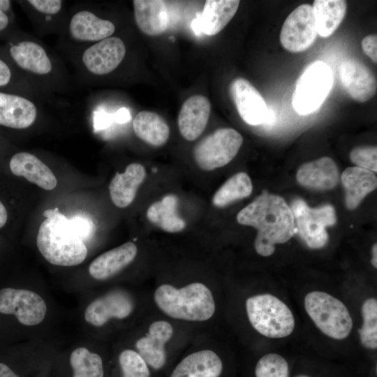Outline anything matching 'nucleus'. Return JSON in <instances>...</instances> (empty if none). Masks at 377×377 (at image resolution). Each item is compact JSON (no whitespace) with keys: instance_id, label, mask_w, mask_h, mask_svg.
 I'll return each mask as SVG.
<instances>
[{"instance_id":"1","label":"nucleus","mask_w":377,"mask_h":377,"mask_svg":"<svg viewBox=\"0 0 377 377\" xmlns=\"http://www.w3.org/2000/svg\"><path fill=\"white\" fill-rule=\"evenodd\" d=\"M239 223L258 230L255 249L262 256H269L275 244L288 241L296 233L291 209L280 196L263 193L242 209L237 216Z\"/></svg>"},{"instance_id":"2","label":"nucleus","mask_w":377,"mask_h":377,"mask_svg":"<svg viewBox=\"0 0 377 377\" xmlns=\"http://www.w3.org/2000/svg\"><path fill=\"white\" fill-rule=\"evenodd\" d=\"M46 219L41 223L36 238L38 249L45 259L58 266H75L87 255L84 241L71 221L58 208L43 212Z\"/></svg>"},{"instance_id":"3","label":"nucleus","mask_w":377,"mask_h":377,"mask_svg":"<svg viewBox=\"0 0 377 377\" xmlns=\"http://www.w3.org/2000/svg\"><path fill=\"white\" fill-rule=\"evenodd\" d=\"M154 301L170 317L189 321L207 320L212 317L216 308L212 292L199 282L181 288L163 284L156 288Z\"/></svg>"},{"instance_id":"4","label":"nucleus","mask_w":377,"mask_h":377,"mask_svg":"<svg viewBox=\"0 0 377 377\" xmlns=\"http://www.w3.org/2000/svg\"><path fill=\"white\" fill-rule=\"evenodd\" d=\"M248 318L260 334L273 339L289 336L295 328V318L288 306L271 294L256 295L246 302Z\"/></svg>"},{"instance_id":"5","label":"nucleus","mask_w":377,"mask_h":377,"mask_svg":"<svg viewBox=\"0 0 377 377\" xmlns=\"http://www.w3.org/2000/svg\"><path fill=\"white\" fill-rule=\"evenodd\" d=\"M304 308L318 328L327 336L341 340L350 333V314L345 304L332 295L312 291L304 297Z\"/></svg>"},{"instance_id":"6","label":"nucleus","mask_w":377,"mask_h":377,"mask_svg":"<svg viewBox=\"0 0 377 377\" xmlns=\"http://www.w3.org/2000/svg\"><path fill=\"white\" fill-rule=\"evenodd\" d=\"M333 83L332 72L325 62L310 64L297 79L292 96V105L299 114L316 111L329 94Z\"/></svg>"},{"instance_id":"7","label":"nucleus","mask_w":377,"mask_h":377,"mask_svg":"<svg viewBox=\"0 0 377 377\" xmlns=\"http://www.w3.org/2000/svg\"><path fill=\"white\" fill-rule=\"evenodd\" d=\"M296 232L311 249L325 246L329 239L327 226L336 223L334 208L330 205L311 208L301 199L295 200L291 205Z\"/></svg>"},{"instance_id":"8","label":"nucleus","mask_w":377,"mask_h":377,"mask_svg":"<svg viewBox=\"0 0 377 377\" xmlns=\"http://www.w3.org/2000/svg\"><path fill=\"white\" fill-rule=\"evenodd\" d=\"M243 138L236 130L221 128L202 139L193 149L197 165L204 170H213L231 161L239 151Z\"/></svg>"},{"instance_id":"9","label":"nucleus","mask_w":377,"mask_h":377,"mask_svg":"<svg viewBox=\"0 0 377 377\" xmlns=\"http://www.w3.org/2000/svg\"><path fill=\"white\" fill-rule=\"evenodd\" d=\"M317 35L312 7L304 3L293 10L285 20L279 38L286 50L300 52L313 45Z\"/></svg>"},{"instance_id":"10","label":"nucleus","mask_w":377,"mask_h":377,"mask_svg":"<svg viewBox=\"0 0 377 377\" xmlns=\"http://www.w3.org/2000/svg\"><path fill=\"white\" fill-rule=\"evenodd\" d=\"M46 312L45 301L34 291L12 288L0 290V313L15 315L22 325L40 323Z\"/></svg>"},{"instance_id":"11","label":"nucleus","mask_w":377,"mask_h":377,"mask_svg":"<svg viewBox=\"0 0 377 377\" xmlns=\"http://www.w3.org/2000/svg\"><path fill=\"white\" fill-rule=\"evenodd\" d=\"M229 91L237 112L245 123L257 126L272 122L273 112L249 81L237 77L230 84Z\"/></svg>"},{"instance_id":"12","label":"nucleus","mask_w":377,"mask_h":377,"mask_svg":"<svg viewBox=\"0 0 377 377\" xmlns=\"http://www.w3.org/2000/svg\"><path fill=\"white\" fill-rule=\"evenodd\" d=\"M341 84L355 101L364 103L376 92L377 82L372 71L362 61L354 58L342 61L339 66Z\"/></svg>"},{"instance_id":"13","label":"nucleus","mask_w":377,"mask_h":377,"mask_svg":"<svg viewBox=\"0 0 377 377\" xmlns=\"http://www.w3.org/2000/svg\"><path fill=\"white\" fill-rule=\"evenodd\" d=\"M133 307V301L127 293L114 290L91 302L85 310L84 318L89 323L101 327L111 318H127Z\"/></svg>"},{"instance_id":"14","label":"nucleus","mask_w":377,"mask_h":377,"mask_svg":"<svg viewBox=\"0 0 377 377\" xmlns=\"http://www.w3.org/2000/svg\"><path fill=\"white\" fill-rule=\"evenodd\" d=\"M126 54L124 42L118 37H108L88 47L82 54L86 68L96 75H105L114 71Z\"/></svg>"},{"instance_id":"15","label":"nucleus","mask_w":377,"mask_h":377,"mask_svg":"<svg viewBox=\"0 0 377 377\" xmlns=\"http://www.w3.org/2000/svg\"><path fill=\"white\" fill-rule=\"evenodd\" d=\"M172 334L173 329L169 323L157 320L151 324L146 335L137 341L138 353L150 368L160 370L165 366L167 360L165 345Z\"/></svg>"},{"instance_id":"16","label":"nucleus","mask_w":377,"mask_h":377,"mask_svg":"<svg viewBox=\"0 0 377 377\" xmlns=\"http://www.w3.org/2000/svg\"><path fill=\"white\" fill-rule=\"evenodd\" d=\"M211 111L209 101L202 95L188 98L183 103L178 116L179 131L187 140L198 138L204 131Z\"/></svg>"},{"instance_id":"17","label":"nucleus","mask_w":377,"mask_h":377,"mask_svg":"<svg viewBox=\"0 0 377 377\" xmlns=\"http://www.w3.org/2000/svg\"><path fill=\"white\" fill-rule=\"evenodd\" d=\"M238 0H207L202 13L193 22L194 28L208 36L219 34L235 16Z\"/></svg>"},{"instance_id":"18","label":"nucleus","mask_w":377,"mask_h":377,"mask_svg":"<svg viewBox=\"0 0 377 377\" xmlns=\"http://www.w3.org/2000/svg\"><path fill=\"white\" fill-rule=\"evenodd\" d=\"M223 362L211 350H202L189 354L174 368L169 377H220Z\"/></svg>"},{"instance_id":"19","label":"nucleus","mask_w":377,"mask_h":377,"mask_svg":"<svg viewBox=\"0 0 377 377\" xmlns=\"http://www.w3.org/2000/svg\"><path fill=\"white\" fill-rule=\"evenodd\" d=\"M296 178L302 186L316 189L329 190L339 182V172L335 162L329 157H323L302 165Z\"/></svg>"},{"instance_id":"20","label":"nucleus","mask_w":377,"mask_h":377,"mask_svg":"<svg viewBox=\"0 0 377 377\" xmlns=\"http://www.w3.org/2000/svg\"><path fill=\"white\" fill-rule=\"evenodd\" d=\"M137 252L136 245L131 242L108 251L91 262L89 274L98 280L110 278L133 262Z\"/></svg>"},{"instance_id":"21","label":"nucleus","mask_w":377,"mask_h":377,"mask_svg":"<svg viewBox=\"0 0 377 377\" xmlns=\"http://www.w3.org/2000/svg\"><path fill=\"white\" fill-rule=\"evenodd\" d=\"M36 114V106L28 99L0 92V125L26 128L34 124Z\"/></svg>"},{"instance_id":"22","label":"nucleus","mask_w":377,"mask_h":377,"mask_svg":"<svg viewBox=\"0 0 377 377\" xmlns=\"http://www.w3.org/2000/svg\"><path fill=\"white\" fill-rule=\"evenodd\" d=\"M9 166L15 175L23 176L43 189L52 190L57 186V180L52 171L31 154L20 152L15 154Z\"/></svg>"},{"instance_id":"23","label":"nucleus","mask_w":377,"mask_h":377,"mask_svg":"<svg viewBox=\"0 0 377 377\" xmlns=\"http://www.w3.org/2000/svg\"><path fill=\"white\" fill-rule=\"evenodd\" d=\"M145 176L144 166L138 163L129 164L123 173L117 172L109 186L113 203L120 208L128 206L133 201Z\"/></svg>"},{"instance_id":"24","label":"nucleus","mask_w":377,"mask_h":377,"mask_svg":"<svg viewBox=\"0 0 377 377\" xmlns=\"http://www.w3.org/2000/svg\"><path fill=\"white\" fill-rule=\"evenodd\" d=\"M133 3L136 24L143 33L157 36L166 31L169 19L164 1L134 0Z\"/></svg>"},{"instance_id":"25","label":"nucleus","mask_w":377,"mask_h":377,"mask_svg":"<svg viewBox=\"0 0 377 377\" xmlns=\"http://www.w3.org/2000/svg\"><path fill=\"white\" fill-rule=\"evenodd\" d=\"M114 31L112 22L101 19L87 10L76 13L69 24L71 37L82 41H100L110 37Z\"/></svg>"},{"instance_id":"26","label":"nucleus","mask_w":377,"mask_h":377,"mask_svg":"<svg viewBox=\"0 0 377 377\" xmlns=\"http://www.w3.org/2000/svg\"><path fill=\"white\" fill-rule=\"evenodd\" d=\"M341 182L346 191V205L350 209H355L377 186L374 173L357 166L347 168L341 174Z\"/></svg>"},{"instance_id":"27","label":"nucleus","mask_w":377,"mask_h":377,"mask_svg":"<svg viewBox=\"0 0 377 377\" xmlns=\"http://www.w3.org/2000/svg\"><path fill=\"white\" fill-rule=\"evenodd\" d=\"M311 7L318 34L327 38L334 34L343 21L347 3L343 0H315Z\"/></svg>"},{"instance_id":"28","label":"nucleus","mask_w":377,"mask_h":377,"mask_svg":"<svg viewBox=\"0 0 377 377\" xmlns=\"http://www.w3.org/2000/svg\"><path fill=\"white\" fill-rule=\"evenodd\" d=\"M16 64L22 69L38 75L49 73L52 63L40 45L31 41H22L10 49Z\"/></svg>"},{"instance_id":"29","label":"nucleus","mask_w":377,"mask_h":377,"mask_svg":"<svg viewBox=\"0 0 377 377\" xmlns=\"http://www.w3.org/2000/svg\"><path fill=\"white\" fill-rule=\"evenodd\" d=\"M136 135L147 143L161 147L170 136V128L164 119L156 112L140 111L133 121Z\"/></svg>"},{"instance_id":"30","label":"nucleus","mask_w":377,"mask_h":377,"mask_svg":"<svg viewBox=\"0 0 377 377\" xmlns=\"http://www.w3.org/2000/svg\"><path fill=\"white\" fill-rule=\"evenodd\" d=\"M177 198L173 194L167 195L149 206L147 217L163 230L177 232L185 228L186 223L177 214Z\"/></svg>"},{"instance_id":"31","label":"nucleus","mask_w":377,"mask_h":377,"mask_svg":"<svg viewBox=\"0 0 377 377\" xmlns=\"http://www.w3.org/2000/svg\"><path fill=\"white\" fill-rule=\"evenodd\" d=\"M253 190L249 176L238 172L229 178L215 193L212 203L215 207H223L234 201L249 196Z\"/></svg>"},{"instance_id":"32","label":"nucleus","mask_w":377,"mask_h":377,"mask_svg":"<svg viewBox=\"0 0 377 377\" xmlns=\"http://www.w3.org/2000/svg\"><path fill=\"white\" fill-rule=\"evenodd\" d=\"M70 364L73 369L72 377H104V367L101 357L80 347L70 355Z\"/></svg>"},{"instance_id":"33","label":"nucleus","mask_w":377,"mask_h":377,"mask_svg":"<svg viewBox=\"0 0 377 377\" xmlns=\"http://www.w3.org/2000/svg\"><path fill=\"white\" fill-rule=\"evenodd\" d=\"M363 324L358 330L362 344L371 349L377 348V301L369 298L362 306Z\"/></svg>"},{"instance_id":"34","label":"nucleus","mask_w":377,"mask_h":377,"mask_svg":"<svg viewBox=\"0 0 377 377\" xmlns=\"http://www.w3.org/2000/svg\"><path fill=\"white\" fill-rule=\"evenodd\" d=\"M121 377H150V367L140 355L131 349L123 350L119 356Z\"/></svg>"},{"instance_id":"35","label":"nucleus","mask_w":377,"mask_h":377,"mask_svg":"<svg viewBox=\"0 0 377 377\" xmlns=\"http://www.w3.org/2000/svg\"><path fill=\"white\" fill-rule=\"evenodd\" d=\"M255 375L256 377H288V364L281 355L269 353L258 361Z\"/></svg>"},{"instance_id":"36","label":"nucleus","mask_w":377,"mask_h":377,"mask_svg":"<svg viewBox=\"0 0 377 377\" xmlns=\"http://www.w3.org/2000/svg\"><path fill=\"white\" fill-rule=\"evenodd\" d=\"M377 149L376 146L358 147L353 149L350 158L357 167L370 170L377 171Z\"/></svg>"},{"instance_id":"37","label":"nucleus","mask_w":377,"mask_h":377,"mask_svg":"<svg viewBox=\"0 0 377 377\" xmlns=\"http://www.w3.org/2000/svg\"><path fill=\"white\" fill-rule=\"evenodd\" d=\"M28 2L38 11L45 14H56L61 8V0H29Z\"/></svg>"},{"instance_id":"38","label":"nucleus","mask_w":377,"mask_h":377,"mask_svg":"<svg viewBox=\"0 0 377 377\" xmlns=\"http://www.w3.org/2000/svg\"><path fill=\"white\" fill-rule=\"evenodd\" d=\"M362 48L364 54L369 57L373 62H377V36L376 34L367 36L361 43Z\"/></svg>"},{"instance_id":"39","label":"nucleus","mask_w":377,"mask_h":377,"mask_svg":"<svg viewBox=\"0 0 377 377\" xmlns=\"http://www.w3.org/2000/svg\"><path fill=\"white\" fill-rule=\"evenodd\" d=\"M70 220L74 229L82 241L86 239L92 230L89 221L86 219L80 216H76Z\"/></svg>"},{"instance_id":"40","label":"nucleus","mask_w":377,"mask_h":377,"mask_svg":"<svg viewBox=\"0 0 377 377\" xmlns=\"http://www.w3.org/2000/svg\"><path fill=\"white\" fill-rule=\"evenodd\" d=\"M11 77L10 68L7 64L0 59V87L7 84Z\"/></svg>"},{"instance_id":"41","label":"nucleus","mask_w":377,"mask_h":377,"mask_svg":"<svg viewBox=\"0 0 377 377\" xmlns=\"http://www.w3.org/2000/svg\"><path fill=\"white\" fill-rule=\"evenodd\" d=\"M0 377H20L7 364L0 362Z\"/></svg>"},{"instance_id":"42","label":"nucleus","mask_w":377,"mask_h":377,"mask_svg":"<svg viewBox=\"0 0 377 377\" xmlns=\"http://www.w3.org/2000/svg\"><path fill=\"white\" fill-rule=\"evenodd\" d=\"M8 214L6 207L0 201V228L3 227L7 221Z\"/></svg>"},{"instance_id":"43","label":"nucleus","mask_w":377,"mask_h":377,"mask_svg":"<svg viewBox=\"0 0 377 377\" xmlns=\"http://www.w3.org/2000/svg\"><path fill=\"white\" fill-rule=\"evenodd\" d=\"M8 24V18L4 12L0 10V31L4 29Z\"/></svg>"},{"instance_id":"44","label":"nucleus","mask_w":377,"mask_h":377,"mask_svg":"<svg viewBox=\"0 0 377 377\" xmlns=\"http://www.w3.org/2000/svg\"><path fill=\"white\" fill-rule=\"evenodd\" d=\"M371 263L375 268L377 267V245L376 244H374L372 247Z\"/></svg>"},{"instance_id":"45","label":"nucleus","mask_w":377,"mask_h":377,"mask_svg":"<svg viewBox=\"0 0 377 377\" xmlns=\"http://www.w3.org/2000/svg\"><path fill=\"white\" fill-rule=\"evenodd\" d=\"M10 6V1L0 0V10L5 12L8 10Z\"/></svg>"},{"instance_id":"46","label":"nucleus","mask_w":377,"mask_h":377,"mask_svg":"<svg viewBox=\"0 0 377 377\" xmlns=\"http://www.w3.org/2000/svg\"><path fill=\"white\" fill-rule=\"evenodd\" d=\"M297 377H309V376H298Z\"/></svg>"}]
</instances>
